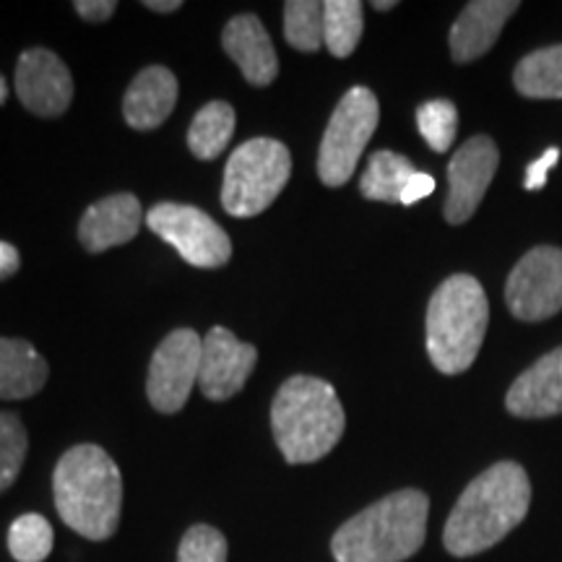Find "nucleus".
Wrapping results in <instances>:
<instances>
[{"label":"nucleus","instance_id":"obj_34","mask_svg":"<svg viewBox=\"0 0 562 562\" xmlns=\"http://www.w3.org/2000/svg\"><path fill=\"white\" fill-rule=\"evenodd\" d=\"M9 100V83H5L3 76H0V104Z\"/></svg>","mask_w":562,"mask_h":562},{"label":"nucleus","instance_id":"obj_12","mask_svg":"<svg viewBox=\"0 0 562 562\" xmlns=\"http://www.w3.org/2000/svg\"><path fill=\"white\" fill-rule=\"evenodd\" d=\"M258 349L240 341L229 328L214 326L203 339L201 349V393L211 402H224L243 391L250 372L256 370Z\"/></svg>","mask_w":562,"mask_h":562},{"label":"nucleus","instance_id":"obj_24","mask_svg":"<svg viewBox=\"0 0 562 562\" xmlns=\"http://www.w3.org/2000/svg\"><path fill=\"white\" fill-rule=\"evenodd\" d=\"M53 526L40 513H24L9 529V552L16 562H42L53 552Z\"/></svg>","mask_w":562,"mask_h":562},{"label":"nucleus","instance_id":"obj_33","mask_svg":"<svg viewBox=\"0 0 562 562\" xmlns=\"http://www.w3.org/2000/svg\"><path fill=\"white\" fill-rule=\"evenodd\" d=\"M146 9L157 11V13H170V11H178L180 9V0H146Z\"/></svg>","mask_w":562,"mask_h":562},{"label":"nucleus","instance_id":"obj_20","mask_svg":"<svg viewBox=\"0 0 562 562\" xmlns=\"http://www.w3.org/2000/svg\"><path fill=\"white\" fill-rule=\"evenodd\" d=\"M513 83L529 100H562V45L526 55L516 66Z\"/></svg>","mask_w":562,"mask_h":562},{"label":"nucleus","instance_id":"obj_25","mask_svg":"<svg viewBox=\"0 0 562 562\" xmlns=\"http://www.w3.org/2000/svg\"><path fill=\"white\" fill-rule=\"evenodd\" d=\"M284 37L300 53L321 50L323 3L318 0H290V3H284Z\"/></svg>","mask_w":562,"mask_h":562},{"label":"nucleus","instance_id":"obj_7","mask_svg":"<svg viewBox=\"0 0 562 562\" xmlns=\"http://www.w3.org/2000/svg\"><path fill=\"white\" fill-rule=\"evenodd\" d=\"M381 121L375 94L364 87L349 89L336 104L318 151V178L323 186L339 188L357 170L362 151Z\"/></svg>","mask_w":562,"mask_h":562},{"label":"nucleus","instance_id":"obj_30","mask_svg":"<svg viewBox=\"0 0 562 562\" xmlns=\"http://www.w3.org/2000/svg\"><path fill=\"white\" fill-rule=\"evenodd\" d=\"M435 191V178L427 172H414L412 180L406 182L404 193H402V203L404 206H412V203H419L422 199H427Z\"/></svg>","mask_w":562,"mask_h":562},{"label":"nucleus","instance_id":"obj_16","mask_svg":"<svg viewBox=\"0 0 562 562\" xmlns=\"http://www.w3.org/2000/svg\"><path fill=\"white\" fill-rule=\"evenodd\" d=\"M140 227V203L133 193H117L91 203L81 216L79 240L89 252H104L131 243Z\"/></svg>","mask_w":562,"mask_h":562},{"label":"nucleus","instance_id":"obj_32","mask_svg":"<svg viewBox=\"0 0 562 562\" xmlns=\"http://www.w3.org/2000/svg\"><path fill=\"white\" fill-rule=\"evenodd\" d=\"M19 266H21V256H19V250L13 248L11 243H3V240H0V281H3V279H11L13 273L19 271Z\"/></svg>","mask_w":562,"mask_h":562},{"label":"nucleus","instance_id":"obj_13","mask_svg":"<svg viewBox=\"0 0 562 562\" xmlns=\"http://www.w3.org/2000/svg\"><path fill=\"white\" fill-rule=\"evenodd\" d=\"M16 94L32 115L60 117L74 100V79L58 55L45 47H32L19 58Z\"/></svg>","mask_w":562,"mask_h":562},{"label":"nucleus","instance_id":"obj_15","mask_svg":"<svg viewBox=\"0 0 562 562\" xmlns=\"http://www.w3.org/2000/svg\"><path fill=\"white\" fill-rule=\"evenodd\" d=\"M222 45L243 70L245 81H250L252 87H269L277 79V50H273L269 32L258 16L243 13V16L232 19L222 32Z\"/></svg>","mask_w":562,"mask_h":562},{"label":"nucleus","instance_id":"obj_8","mask_svg":"<svg viewBox=\"0 0 562 562\" xmlns=\"http://www.w3.org/2000/svg\"><path fill=\"white\" fill-rule=\"evenodd\" d=\"M146 224L191 266L220 269L229 261L232 243L227 232L211 220L206 211L186 206V203H159L146 214Z\"/></svg>","mask_w":562,"mask_h":562},{"label":"nucleus","instance_id":"obj_19","mask_svg":"<svg viewBox=\"0 0 562 562\" xmlns=\"http://www.w3.org/2000/svg\"><path fill=\"white\" fill-rule=\"evenodd\" d=\"M47 368L45 357L24 339L0 336V402H21L45 389Z\"/></svg>","mask_w":562,"mask_h":562},{"label":"nucleus","instance_id":"obj_18","mask_svg":"<svg viewBox=\"0 0 562 562\" xmlns=\"http://www.w3.org/2000/svg\"><path fill=\"white\" fill-rule=\"evenodd\" d=\"M178 102V79L170 68L149 66L131 81L123 100L125 123L136 131L159 128Z\"/></svg>","mask_w":562,"mask_h":562},{"label":"nucleus","instance_id":"obj_3","mask_svg":"<svg viewBox=\"0 0 562 562\" xmlns=\"http://www.w3.org/2000/svg\"><path fill=\"white\" fill-rule=\"evenodd\" d=\"M430 497L398 490L349 518L331 539L336 562H404L422 550L427 537Z\"/></svg>","mask_w":562,"mask_h":562},{"label":"nucleus","instance_id":"obj_1","mask_svg":"<svg viewBox=\"0 0 562 562\" xmlns=\"http://www.w3.org/2000/svg\"><path fill=\"white\" fill-rule=\"evenodd\" d=\"M531 505V482L524 467L501 461L461 492L442 531L453 558H472L503 542L524 521Z\"/></svg>","mask_w":562,"mask_h":562},{"label":"nucleus","instance_id":"obj_23","mask_svg":"<svg viewBox=\"0 0 562 562\" xmlns=\"http://www.w3.org/2000/svg\"><path fill=\"white\" fill-rule=\"evenodd\" d=\"M364 30L360 0H328L323 3V45L336 58H349L357 50Z\"/></svg>","mask_w":562,"mask_h":562},{"label":"nucleus","instance_id":"obj_26","mask_svg":"<svg viewBox=\"0 0 562 562\" xmlns=\"http://www.w3.org/2000/svg\"><path fill=\"white\" fill-rule=\"evenodd\" d=\"M26 451H30V438L24 422L16 414L0 412V492L13 487V482L19 480Z\"/></svg>","mask_w":562,"mask_h":562},{"label":"nucleus","instance_id":"obj_17","mask_svg":"<svg viewBox=\"0 0 562 562\" xmlns=\"http://www.w3.org/2000/svg\"><path fill=\"white\" fill-rule=\"evenodd\" d=\"M518 11L516 0H474L451 26V55L456 63H472L490 53L505 21Z\"/></svg>","mask_w":562,"mask_h":562},{"label":"nucleus","instance_id":"obj_6","mask_svg":"<svg viewBox=\"0 0 562 562\" xmlns=\"http://www.w3.org/2000/svg\"><path fill=\"white\" fill-rule=\"evenodd\" d=\"M292 175V157L281 140L250 138L232 151L224 170L222 206L229 216L248 220L263 214Z\"/></svg>","mask_w":562,"mask_h":562},{"label":"nucleus","instance_id":"obj_11","mask_svg":"<svg viewBox=\"0 0 562 562\" xmlns=\"http://www.w3.org/2000/svg\"><path fill=\"white\" fill-rule=\"evenodd\" d=\"M501 154L490 136H474L453 154L448 165V199L446 220L451 224H463L472 220L480 203L487 193L492 178H495Z\"/></svg>","mask_w":562,"mask_h":562},{"label":"nucleus","instance_id":"obj_5","mask_svg":"<svg viewBox=\"0 0 562 562\" xmlns=\"http://www.w3.org/2000/svg\"><path fill=\"white\" fill-rule=\"evenodd\" d=\"M490 323V302L482 284L456 273L435 290L427 305V355L442 375L469 370L480 355Z\"/></svg>","mask_w":562,"mask_h":562},{"label":"nucleus","instance_id":"obj_21","mask_svg":"<svg viewBox=\"0 0 562 562\" xmlns=\"http://www.w3.org/2000/svg\"><path fill=\"white\" fill-rule=\"evenodd\" d=\"M235 133V110L227 102H209L195 112L188 128V149L199 159H214L227 149Z\"/></svg>","mask_w":562,"mask_h":562},{"label":"nucleus","instance_id":"obj_31","mask_svg":"<svg viewBox=\"0 0 562 562\" xmlns=\"http://www.w3.org/2000/svg\"><path fill=\"white\" fill-rule=\"evenodd\" d=\"M74 9L81 19H87V21H91V24H97V21H108L112 16V13H115V9H117V3H115V0H79Z\"/></svg>","mask_w":562,"mask_h":562},{"label":"nucleus","instance_id":"obj_22","mask_svg":"<svg viewBox=\"0 0 562 562\" xmlns=\"http://www.w3.org/2000/svg\"><path fill=\"white\" fill-rule=\"evenodd\" d=\"M414 172L417 170L412 167V161L402 157V154L375 151L360 180V191L370 201L402 203V193Z\"/></svg>","mask_w":562,"mask_h":562},{"label":"nucleus","instance_id":"obj_28","mask_svg":"<svg viewBox=\"0 0 562 562\" xmlns=\"http://www.w3.org/2000/svg\"><path fill=\"white\" fill-rule=\"evenodd\" d=\"M178 562H227V539L214 526H191L180 542Z\"/></svg>","mask_w":562,"mask_h":562},{"label":"nucleus","instance_id":"obj_29","mask_svg":"<svg viewBox=\"0 0 562 562\" xmlns=\"http://www.w3.org/2000/svg\"><path fill=\"white\" fill-rule=\"evenodd\" d=\"M560 161V149L558 146H550L542 157L533 159L529 167H526V178H524V188L526 191H539V188L547 186V175H550V170L554 165Z\"/></svg>","mask_w":562,"mask_h":562},{"label":"nucleus","instance_id":"obj_10","mask_svg":"<svg viewBox=\"0 0 562 562\" xmlns=\"http://www.w3.org/2000/svg\"><path fill=\"white\" fill-rule=\"evenodd\" d=\"M203 341L193 328H178L159 344L149 364L146 393L161 414H175L188 404V396L199 385Z\"/></svg>","mask_w":562,"mask_h":562},{"label":"nucleus","instance_id":"obj_4","mask_svg":"<svg viewBox=\"0 0 562 562\" xmlns=\"http://www.w3.org/2000/svg\"><path fill=\"white\" fill-rule=\"evenodd\" d=\"M347 417L334 385L313 375H294L271 404V430L290 463L321 461L341 440Z\"/></svg>","mask_w":562,"mask_h":562},{"label":"nucleus","instance_id":"obj_35","mask_svg":"<svg viewBox=\"0 0 562 562\" xmlns=\"http://www.w3.org/2000/svg\"><path fill=\"white\" fill-rule=\"evenodd\" d=\"M393 5H396V3H393V0H389V3H372V9H378V11H391Z\"/></svg>","mask_w":562,"mask_h":562},{"label":"nucleus","instance_id":"obj_27","mask_svg":"<svg viewBox=\"0 0 562 562\" xmlns=\"http://www.w3.org/2000/svg\"><path fill=\"white\" fill-rule=\"evenodd\" d=\"M417 125L422 138L430 144L435 151H448L456 140V131H459V110L448 100H430L419 104L417 110Z\"/></svg>","mask_w":562,"mask_h":562},{"label":"nucleus","instance_id":"obj_9","mask_svg":"<svg viewBox=\"0 0 562 562\" xmlns=\"http://www.w3.org/2000/svg\"><path fill=\"white\" fill-rule=\"evenodd\" d=\"M505 302L518 321L539 323L562 311V250L539 245L510 271Z\"/></svg>","mask_w":562,"mask_h":562},{"label":"nucleus","instance_id":"obj_14","mask_svg":"<svg viewBox=\"0 0 562 562\" xmlns=\"http://www.w3.org/2000/svg\"><path fill=\"white\" fill-rule=\"evenodd\" d=\"M505 406L521 419L554 417L562 412V347L516 378L505 396Z\"/></svg>","mask_w":562,"mask_h":562},{"label":"nucleus","instance_id":"obj_2","mask_svg":"<svg viewBox=\"0 0 562 562\" xmlns=\"http://www.w3.org/2000/svg\"><path fill=\"white\" fill-rule=\"evenodd\" d=\"M58 516L68 529L91 542H104L117 531L123 508V476L100 446H76L60 456L53 474Z\"/></svg>","mask_w":562,"mask_h":562}]
</instances>
